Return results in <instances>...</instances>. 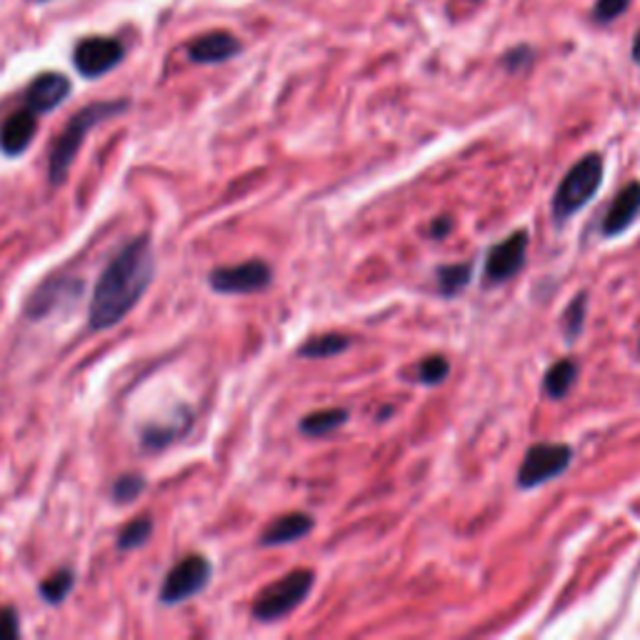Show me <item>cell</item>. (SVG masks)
I'll use <instances>...</instances> for the list:
<instances>
[{
    "mask_svg": "<svg viewBox=\"0 0 640 640\" xmlns=\"http://www.w3.org/2000/svg\"><path fill=\"white\" fill-rule=\"evenodd\" d=\"M155 278V251L148 235L123 245L95 283L88 309V326L93 330H108L136 309L140 298L148 293Z\"/></svg>",
    "mask_w": 640,
    "mask_h": 640,
    "instance_id": "6da1fadb",
    "label": "cell"
},
{
    "mask_svg": "<svg viewBox=\"0 0 640 640\" xmlns=\"http://www.w3.org/2000/svg\"><path fill=\"white\" fill-rule=\"evenodd\" d=\"M126 110H128V101H103V103L85 105L81 113H75V116L68 120L66 130L56 138V143H53L50 148L48 178L53 186H63L70 168H73L78 151H81V146L85 143L88 133H91L98 123L116 118Z\"/></svg>",
    "mask_w": 640,
    "mask_h": 640,
    "instance_id": "7a4b0ae2",
    "label": "cell"
},
{
    "mask_svg": "<svg viewBox=\"0 0 640 640\" xmlns=\"http://www.w3.org/2000/svg\"><path fill=\"white\" fill-rule=\"evenodd\" d=\"M603 183V158L591 153L578 161L566 178L560 181L554 198V218L556 223H566L578 210L589 206V200L598 193Z\"/></svg>",
    "mask_w": 640,
    "mask_h": 640,
    "instance_id": "3957f363",
    "label": "cell"
},
{
    "mask_svg": "<svg viewBox=\"0 0 640 640\" xmlns=\"http://www.w3.org/2000/svg\"><path fill=\"white\" fill-rule=\"evenodd\" d=\"M313 583L315 573L305 571V568H298V571L278 578L276 583L266 585V589L258 593L256 603H253V618L260 620V624H274V620L288 616V613L295 610L305 598H309Z\"/></svg>",
    "mask_w": 640,
    "mask_h": 640,
    "instance_id": "277c9868",
    "label": "cell"
},
{
    "mask_svg": "<svg viewBox=\"0 0 640 640\" xmlns=\"http://www.w3.org/2000/svg\"><path fill=\"white\" fill-rule=\"evenodd\" d=\"M213 575V566L206 556H188L178 560L171 568V573L165 575L163 589L158 593V601L163 606H181L190 598H196L198 593H203Z\"/></svg>",
    "mask_w": 640,
    "mask_h": 640,
    "instance_id": "5b68a950",
    "label": "cell"
},
{
    "mask_svg": "<svg viewBox=\"0 0 640 640\" xmlns=\"http://www.w3.org/2000/svg\"><path fill=\"white\" fill-rule=\"evenodd\" d=\"M573 461L571 445L563 443H538L525 453L519 470V486L523 490L538 488L548 480L563 476Z\"/></svg>",
    "mask_w": 640,
    "mask_h": 640,
    "instance_id": "8992f818",
    "label": "cell"
},
{
    "mask_svg": "<svg viewBox=\"0 0 640 640\" xmlns=\"http://www.w3.org/2000/svg\"><path fill=\"white\" fill-rule=\"evenodd\" d=\"M274 280V270L263 260H248L241 266H225L210 270L208 283L216 293L223 295H248L266 291Z\"/></svg>",
    "mask_w": 640,
    "mask_h": 640,
    "instance_id": "52a82bcc",
    "label": "cell"
},
{
    "mask_svg": "<svg viewBox=\"0 0 640 640\" xmlns=\"http://www.w3.org/2000/svg\"><path fill=\"white\" fill-rule=\"evenodd\" d=\"M525 253H528V233L525 231H515L496 248H490L484 270L486 286H501L511 280L523 268Z\"/></svg>",
    "mask_w": 640,
    "mask_h": 640,
    "instance_id": "ba28073f",
    "label": "cell"
},
{
    "mask_svg": "<svg viewBox=\"0 0 640 640\" xmlns=\"http://www.w3.org/2000/svg\"><path fill=\"white\" fill-rule=\"evenodd\" d=\"M123 60V46L113 38H85L73 53L75 70L83 78H101L110 73Z\"/></svg>",
    "mask_w": 640,
    "mask_h": 640,
    "instance_id": "9c48e42d",
    "label": "cell"
},
{
    "mask_svg": "<svg viewBox=\"0 0 640 640\" xmlns=\"http://www.w3.org/2000/svg\"><path fill=\"white\" fill-rule=\"evenodd\" d=\"M70 91L73 88H70V81L63 73H43L25 91V108H31L35 116L38 113H50L60 103H66Z\"/></svg>",
    "mask_w": 640,
    "mask_h": 640,
    "instance_id": "30bf717a",
    "label": "cell"
},
{
    "mask_svg": "<svg viewBox=\"0 0 640 640\" xmlns=\"http://www.w3.org/2000/svg\"><path fill=\"white\" fill-rule=\"evenodd\" d=\"M35 130H38V120H35V113L31 108L13 113L0 128V151L8 158L23 155L33 143Z\"/></svg>",
    "mask_w": 640,
    "mask_h": 640,
    "instance_id": "8fae6325",
    "label": "cell"
},
{
    "mask_svg": "<svg viewBox=\"0 0 640 640\" xmlns=\"http://www.w3.org/2000/svg\"><path fill=\"white\" fill-rule=\"evenodd\" d=\"M241 53V40L235 38L233 33L225 31H213L200 35L198 40L190 43L188 56L196 63H223V60H231Z\"/></svg>",
    "mask_w": 640,
    "mask_h": 640,
    "instance_id": "7c38bea8",
    "label": "cell"
},
{
    "mask_svg": "<svg viewBox=\"0 0 640 640\" xmlns=\"http://www.w3.org/2000/svg\"><path fill=\"white\" fill-rule=\"evenodd\" d=\"M640 213V183H630L624 190L618 193L616 200H613V206L608 208L606 218H603V225L601 231L603 235H620L624 231H628L630 225Z\"/></svg>",
    "mask_w": 640,
    "mask_h": 640,
    "instance_id": "4fadbf2b",
    "label": "cell"
},
{
    "mask_svg": "<svg viewBox=\"0 0 640 640\" xmlns=\"http://www.w3.org/2000/svg\"><path fill=\"white\" fill-rule=\"evenodd\" d=\"M315 528V521L311 519V515L305 513H286L280 515V519H276L274 523L268 525L266 531L260 533L258 543L260 546H286V543H295L301 540L303 536H309V533Z\"/></svg>",
    "mask_w": 640,
    "mask_h": 640,
    "instance_id": "5bb4252c",
    "label": "cell"
},
{
    "mask_svg": "<svg viewBox=\"0 0 640 640\" xmlns=\"http://www.w3.org/2000/svg\"><path fill=\"white\" fill-rule=\"evenodd\" d=\"M578 379V363L573 358H563L556 365H550L546 371V379H543V393L550 400H563L568 393H571L573 383Z\"/></svg>",
    "mask_w": 640,
    "mask_h": 640,
    "instance_id": "9a60e30c",
    "label": "cell"
},
{
    "mask_svg": "<svg viewBox=\"0 0 640 640\" xmlns=\"http://www.w3.org/2000/svg\"><path fill=\"white\" fill-rule=\"evenodd\" d=\"M193 423V416L183 420V423H155V426H146L143 431H140V445H143L146 451H163L168 449L173 441H178V438L188 431Z\"/></svg>",
    "mask_w": 640,
    "mask_h": 640,
    "instance_id": "2e32d148",
    "label": "cell"
},
{
    "mask_svg": "<svg viewBox=\"0 0 640 640\" xmlns=\"http://www.w3.org/2000/svg\"><path fill=\"white\" fill-rule=\"evenodd\" d=\"M348 420V410L346 408H326V410H315V414L305 416L301 420V433L311 435V438H323L333 431H338L340 426H346Z\"/></svg>",
    "mask_w": 640,
    "mask_h": 640,
    "instance_id": "e0dca14e",
    "label": "cell"
},
{
    "mask_svg": "<svg viewBox=\"0 0 640 640\" xmlns=\"http://www.w3.org/2000/svg\"><path fill=\"white\" fill-rule=\"evenodd\" d=\"M348 348H350L348 336H340V333H326V336H315V338L305 340V344L298 348V356L321 361V358L344 353V350H348Z\"/></svg>",
    "mask_w": 640,
    "mask_h": 640,
    "instance_id": "ac0fdd59",
    "label": "cell"
},
{
    "mask_svg": "<svg viewBox=\"0 0 640 640\" xmlns=\"http://www.w3.org/2000/svg\"><path fill=\"white\" fill-rule=\"evenodd\" d=\"M75 589V573L70 568H60L53 575H48L46 581L38 585V595L48 606H60L70 593Z\"/></svg>",
    "mask_w": 640,
    "mask_h": 640,
    "instance_id": "d6986e66",
    "label": "cell"
},
{
    "mask_svg": "<svg viewBox=\"0 0 640 640\" xmlns=\"http://www.w3.org/2000/svg\"><path fill=\"white\" fill-rule=\"evenodd\" d=\"M153 519L151 515H138V519L130 521L128 525H123V531L118 533V548L120 550H136L140 546H146L148 540L153 536Z\"/></svg>",
    "mask_w": 640,
    "mask_h": 640,
    "instance_id": "ffe728a7",
    "label": "cell"
},
{
    "mask_svg": "<svg viewBox=\"0 0 640 640\" xmlns=\"http://www.w3.org/2000/svg\"><path fill=\"white\" fill-rule=\"evenodd\" d=\"M473 268L468 263H458V266H445L438 270V288L443 295H455L468 286Z\"/></svg>",
    "mask_w": 640,
    "mask_h": 640,
    "instance_id": "44dd1931",
    "label": "cell"
},
{
    "mask_svg": "<svg viewBox=\"0 0 640 640\" xmlns=\"http://www.w3.org/2000/svg\"><path fill=\"white\" fill-rule=\"evenodd\" d=\"M146 478L140 473H123V476L113 484V501L116 503H133L136 498L146 490Z\"/></svg>",
    "mask_w": 640,
    "mask_h": 640,
    "instance_id": "7402d4cb",
    "label": "cell"
},
{
    "mask_svg": "<svg viewBox=\"0 0 640 640\" xmlns=\"http://www.w3.org/2000/svg\"><path fill=\"white\" fill-rule=\"evenodd\" d=\"M449 373H451V363L445 361L443 356H431V358H423L420 365L416 368V381L426 385H438L441 381H445V375Z\"/></svg>",
    "mask_w": 640,
    "mask_h": 640,
    "instance_id": "603a6c76",
    "label": "cell"
},
{
    "mask_svg": "<svg viewBox=\"0 0 640 640\" xmlns=\"http://www.w3.org/2000/svg\"><path fill=\"white\" fill-rule=\"evenodd\" d=\"M583 318H585V293H581L571 303V309L566 311V318H563V326H566V338L573 340L578 333L583 330Z\"/></svg>",
    "mask_w": 640,
    "mask_h": 640,
    "instance_id": "cb8c5ba5",
    "label": "cell"
},
{
    "mask_svg": "<svg viewBox=\"0 0 640 640\" xmlns=\"http://www.w3.org/2000/svg\"><path fill=\"white\" fill-rule=\"evenodd\" d=\"M630 0H598L593 8V18L598 23H610L626 13Z\"/></svg>",
    "mask_w": 640,
    "mask_h": 640,
    "instance_id": "d4e9b609",
    "label": "cell"
},
{
    "mask_svg": "<svg viewBox=\"0 0 640 640\" xmlns=\"http://www.w3.org/2000/svg\"><path fill=\"white\" fill-rule=\"evenodd\" d=\"M21 636V618L15 608L0 606V640H15Z\"/></svg>",
    "mask_w": 640,
    "mask_h": 640,
    "instance_id": "484cf974",
    "label": "cell"
},
{
    "mask_svg": "<svg viewBox=\"0 0 640 640\" xmlns=\"http://www.w3.org/2000/svg\"><path fill=\"white\" fill-rule=\"evenodd\" d=\"M449 231H451V218H441V221H438L433 228V235L435 238H441V235H445Z\"/></svg>",
    "mask_w": 640,
    "mask_h": 640,
    "instance_id": "4316f807",
    "label": "cell"
},
{
    "mask_svg": "<svg viewBox=\"0 0 640 640\" xmlns=\"http://www.w3.org/2000/svg\"><path fill=\"white\" fill-rule=\"evenodd\" d=\"M633 60H636V63L640 66V31H638L636 40H633Z\"/></svg>",
    "mask_w": 640,
    "mask_h": 640,
    "instance_id": "83f0119b",
    "label": "cell"
},
{
    "mask_svg": "<svg viewBox=\"0 0 640 640\" xmlns=\"http://www.w3.org/2000/svg\"><path fill=\"white\" fill-rule=\"evenodd\" d=\"M40 3H46V0H40Z\"/></svg>",
    "mask_w": 640,
    "mask_h": 640,
    "instance_id": "f1b7e54d",
    "label": "cell"
}]
</instances>
